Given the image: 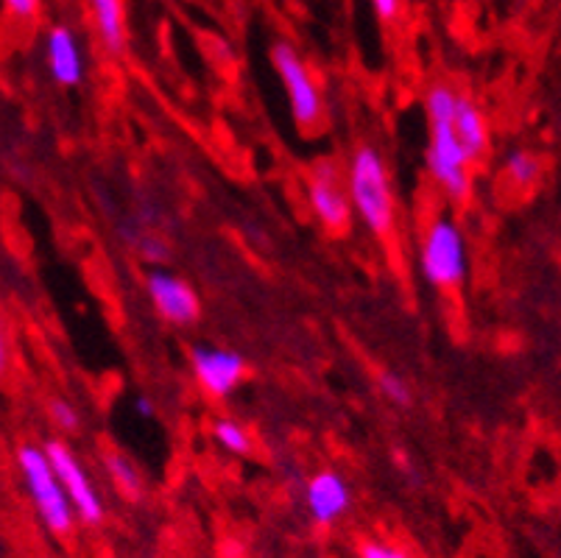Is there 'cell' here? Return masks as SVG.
I'll return each instance as SVG.
<instances>
[{
	"mask_svg": "<svg viewBox=\"0 0 561 558\" xmlns=\"http://www.w3.org/2000/svg\"><path fill=\"white\" fill-rule=\"evenodd\" d=\"M458 92L447 84H433L425 92V112L431 121V140H427L425 166L433 182L450 198L463 202L472 187V166L461 143L453 132V110H456Z\"/></svg>",
	"mask_w": 561,
	"mask_h": 558,
	"instance_id": "obj_1",
	"label": "cell"
},
{
	"mask_svg": "<svg viewBox=\"0 0 561 558\" xmlns=\"http://www.w3.org/2000/svg\"><path fill=\"white\" fill-rule=\"evenodd\" d=\"M346 196H350L352 215L375 232L377 240H394L397 232V202L391 191L389 166L375 146H358L350 157L346 168Z\"/></svg>",
	"mask_w": 561,
	"mask_h": 558,
	"instance_id": "obj_2",
	"label": "cell"
},
{
	"mask_svg": "<svg viewBox=\"0 0 561 558\" xmlns=\"http://www.w3.org/2000/svg\"><path fill=\"white\" fill-rule=\"evenodd\" d=\"M420 269L436 291H458L469 274L467 240L453 218H433L420 246Z\"/></svg>",
	"mask_w": 561,
	"mask_h": 558,
	"instance_id": "obj_3",
	"label": "cell"
},
{
	"mask_svg": "<svg viewBox=\"0 0 561 558\" xmlns=\"http://www.w3.org/2000/svg\"><path fill=\"white\" fill-rule=\"evenodd\" d=\"M18 464L20 472H23L25 489H28V498H32L39 520L45 522V528L56 536H68L76 525L73 505L65 498L62 483L56 480L43 447H37V444H23L18 449Z\"/></svg>",
	"mask_w": 561,
	"mask_h": 558,
	"instance_id": "obj_4",
	"label": "cell"
},
{
	"mask_svg": "<svg viewBox=\"0 0 561 558\" xmlns=\"http://www.w3.org/2000/svg\"><path fill=\"white\" fill-rule=\"evenodd\" d=\"M274 70H277L279 81L285 87V95H288L290 115L294 121L302 126V129H313L319 126L321 115H324V99H321L319 84H316L313 73L305 65L302 56L290 48L288 43L274 45L272 50Z\"/></svg>",
	"mask_w": 561,
	"mask_h": 558,
	"instance_id": "obj_5",
	"label": "cell"
},
{
	"mask_svg": "<svg viewBox=\"0 0 561 558\" xmlns=\"http://www.w3.org/2000/svg\"><path fill=\"white\" fill-rule=\"evenodd\" d=\"M43 453L45 458H48L50 469H54L56 480L62 483L65 498L73 505V514L79 516L84 525H99V522L104 520V503H101V494L95 491L93 478L87 475L79 455H76L65 442H56V439L43 444Z\"/></svg>",
	"mask_w": 561,
	"mask_h": 558,
	"instance_id": "obj_6",
	"label": "cell"
},
{
	"mask_svg": "<svg viewBox=\"0 0 561 558\" xmlns=\"http://www.w3.org/2000/svg\"><path fill=\"white\" fill-rule=\"evenodd\" d=\"M308 204L328 232H350L355 215H352L350 196H346L344 176H341L333 162H321V166L313 168L308 179Z\"/></svg>",
	"mask_w": 561,
	"mask_h": 558,
	"instance_id": "obj_7",
	"label": "cell"
},
{
	"mask_svg": "<svg viewBox=\"0 0 561 558\" xmlns=\"http://www.w3.org/2000/svg\"><path fill=\"white\" fill-rule=\"evenodd\" d=\"M193 377L210 399H227L247 377V361L227 346H193Z\"/></svg>",
	"mask_w": 561,
	"mask_h": 558,
	"instance_id": "obj_8",
	"label": "cell"
},
{
	"mask_svg": "<svg viewBox=\"0 0 561 558\" xmlns=\"http://www.w3.org/2000/svg\"><path fill=\"white\" fill-rule=\"evenodd\" d=\"M146 291H149V299L157 314H160V319H165L168 324H193L202 314L196 288L185 283L182 276L171 274V271H151L146 276Z\"/></svg>",
	"mask_w": 561,
	"mask_h": 558,
	"instance_id": "obj_9",
	"label": "cell"
},
{
	"mask_svg": "<svg viewBox=\"0 0 561 558\" xmlns=\"http://www.w3.org/2000/svg\"><path fill=\"white\" fill-rule=\"evenodd\" d=\"M305 505L319 528H333L352 509L350 480L335 469H321L305 486Z\"/></svg>",
	"mask_w": 561,
	"mask_h": 558,
	"instance_id": "obj_10",
	"label": "cell"
},
{
	"mask_svg": "<svg viewBox=\"0 0 561 558\" xmlns=\"http://www.w3.org/2000/svg\"><path fill=\"white\" fill-rule=\"evenodd\" d=\"M45 61L56 84L79 87L84 81V56L68 25H54L45 39Z\"/></svg>",
	"mask_w": 561,
	"mask_h": 558,
	"instance_id": "obj_11",
	"label": "cell"
},
{
	"mask_svg": "<svg viewBox=\"0 0 561 558\" xmlns=\"http://www.w3.org/2000/svg\"><path fill=\"white\" fill-rule=\"evenodd\" d=\"M453 132H456V140L461 143L463 153H467L469 166H476L486 157L489 151V126L486 117H483L481 106L472 99L458 92L456 110H453Z\"/></svg>",
	"mask_w": 561,
	"mask_h": 558,
	"instance_id": "obj_12",
	"label": "cell"
},
{
	"mask_svg": "<svg viewBox=\"0 0 561 558\" xmlns=\"http://www.w3.org/2000/svg\"><path fill=\"white\" fill-rule=\"evenodd\" d=\"M95 29L112 54H121L126 45V14L124 0H90Z\"/></svg>",
	"mask_w": 561,
	"mask_h": 558,
	"instance_id": "obj_13",
	"label": "cell"
},
{
	"mask_svg": "<svg viewBox=\"0 0 561 558\" xmlns=\"http://www.w3.org/2000/svg\"><path fill=\"white\" fill-rule=\"evenodd\" d=\"M104 469H106V475H110L112 486H115V491L121 494V498L131 500V503H137V500L142 498L140 472H137V467L131 464L129 458H126L124 453H117V449L104 453Z\"/></svg>",
	"mask_w": 561,
	"mask_h": 558,
	"instance_id": "obj_14",
	"label": "cell"
},
{
	"mask_svg": "<svg viewBox=\"0 0 561 558\" xmlns=\"http://www.w3.org/2000/svg\"><path fill=\"white\" fill-rule=\"evenodd\" d=\"M213 439H216L218 447H224L232 455H249L254 449L252 433L238 419H216L213 422Z\"/></svg>",
	"mask_w": 561,
	"mask_h": 558,
	"instance_id": "obj_15",
	"label": "cell"
},
{
	"mask_svg": "<svg viewBox=\"0 0 561 558\" xmlns=\"http://www.w3.org/2000/svg\"><path fill=\"white\" fill-rule=\"evenodd\" d=\"M506 176L508 182L517 184L519 191H528L542 176V162H539L537 153L525 151V148H514L506 157Z\"/></svg>",
	"mask_w": 561,
	"mask_h": 558,
	"instance_id": "obj_16",
	"label": "cell"
},
{
	"mask_svg": "<svg viewBox=\"0 0 561 558\" xmlns=\"http://www.w3.org/2000/svg\"><path fill=\"white\" fill-rule=\"evenodd\" d=\"M377 388H380L382 397L389 399L391 406L397 408H408L413 402L411 386H408L405 377H400L397 372H380V375H377Z\"/></svg>",
	"mask_w": 561,
	"mask_h": 558,
	"instance_id": "obj_17",
	"label": "cell"
},
{
	"mask_svg": "<svg viewBox=\"0 0 561 558\" xmlns=\"http://www.w3.org/2000/svg\"><path fill=\"white\" fill-rule=\"evenodd\" d=\"M48 413H50V422L62 430V433H76V430L81 428L79 411H76V406L73 402H68V399H62V397L50 399Z\"/></svg>",
	"mask_w": 561,
	"mask_h": 558,
	"instance_id": "obj_18",
	"label": "cell"
},
{
	"mask_svg": "<svg viewBox=\"0 0 561 558\" xmlns=\"http://www.w3.org/2000/svg\"><path fill=\"white\" fill-rule=\"evenodd\" d=\"M135 249L146 258V263H162L168 258V243H162L157 235H137Z\"/></svg>",
	"mask_w": 561,
	"mask_h": 558,
	"instance_id": "obj_19",
	"label": "cell"
},
{
	"mask_svg": "<svg viewBox=\"0 0 561 558\" xmlns=\"http://www.w3.org/2000/svg\"><path fill=\"white\" fill-rule=\"evenodd\" d=\"M358 558H408V553L402 550V547L391 545V542L366 539L360 542Z\"/></svg>",
	"mask_w": 561,
	"mask_h": 558,
	"instance_id": "obj_20",
	"label": "cell"
},
{
	"mask_svg": "<svg viewBox=\"0 0 561 558\" xmlns=\"http://www.w3.org/2000/svg\"><path fill=\"white\" fill-rule=\"evenodd\" d=\"M7 7H9V12H12V14L28 20V18H34V14H37L39 0H7Z\"/></svg>",
	"mask_w": 561,
	"mask_h": 558,
	"instance_id": "obj_21",
	"label": "cell"
},
{
	"mask_svg": "<svg viewBox=\"0 0 561 558\" xmlns=\"http://www.w3.org/2000/svg\"><path fill=\"white\" fill-rule=\"evenodd\" d=\"M371 3H375L377 14H380L382 20H394L402 7V0H371Z\"/></svg>",
	"mask_w": 561,
	"mask_h": 558,
	"instance_id": "obj_22",
	"label": "cell"
},
{
	"mask_svg": "<svg viewBox=\"0 0 561 558\" xmlns=\"http://www.w3.org/2000/svg\"><path fill=\"white\" fill-rule=\"evenodd\" d=\"M135 411H137V417L151 419L157 413V408H154V402L146 397V394H140V397H135Z\"/></svg>",
	"mask_w": 561,
	"mask_h": 558,
	"instance_id": "obj_23",
	"label": "cell"
},
{
	"mask_svg": "<svg viewBox=\"0 0 561 558\" xmlns=\"http://www.w3.org/2000/svg\"><path fill=\"white\" fill-rule=\"evenodd\" d=\"M9 366V338H7V330H3V324H0V375L7 372Z\"/></svg>",
	"mask_w": 561,
	"mask_h": 558,
	"instance_id": "obj_24",
	"label": "cell"
}]
</instances>
